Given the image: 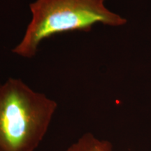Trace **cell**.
I'll return each mask as SVG.
<instances>
[{"label": "cell", "instance_id": "3", "mask_svg": "<svg viewBox=\"0 0 151 151\" xmlns=\"http://www.w3.org/2000/svg\"><path fill=\"white\" fill-rule=\"evenodd\" d=\"M67 151H112V144L108 141L98 139L91 133H86Z\"/></svg>", "mask_w": 151, "mask_h": 151}, {"label": "cell", "instance_id": "1", "mask_svg": "<svg viewBox=\"0 0 151 151\" xmlns=\"http://www.w3.org/2000/svg\"><path fill=\"white\" fill-rule=\"evenodd\" d=\"M106 0H35L29 4L32 18L21 41L12 49L17 55L32 58L43 41L71 32H90L97 24L121 27L127 19L106 6Z\"/></svg>", "mask_w": 151, "mask_h": 151}, {"label": "cell", "instance_id": "2", "mask_svg": "<svg viewBox=\"0 0 151 151\" xmlns=\"http://www.w3.org/2000/svg\"><path fill=\"white\" fill-rule=\"evenodd\" d=\"M58 108L55 100L20 78L0 86V151H35Z\"/></svg>", "mask_w": 151, "mask_h": 151}]
</instances>
